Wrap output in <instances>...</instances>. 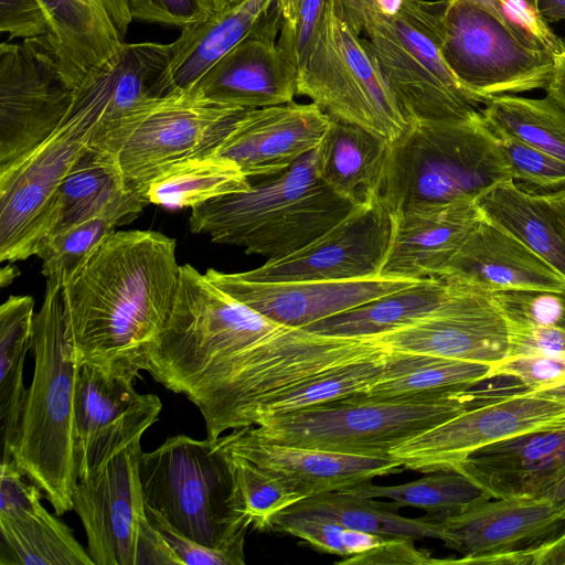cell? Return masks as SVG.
<instances>
[{
  "mask_svg": "<svg viewBox=\"0 0 565 565\" xmlns=\"http://www.w3.org/2000/svg\"><path fill=\"white\" fill-rule=\"evenodd\" d=\"M475 201L487 221L515 236L565 278V234L537 193L510 179L490 186Z\"/></svg>",
  "mask_w": 565,
  "mask_h": 565,
  "instance_id": "obj_33",
  "label": "cell"
},
{
  "mask_svg": "<svg viewBox=\"0 0 565 565\" xmlns=\"http://www.w3.org/2000/svg\"><path fill=\"white\" fill-rule=\"evenodd\" d=\"M330 1L276 0L281 17L278 44L297 70L318 38Z\"/></svg>",
  "mask_w": 565,
  "mask_h": 565,
  "instance_id": "obj_45",
  "label": "cell"
},
{
  "mask_svg": "<svg viewBox=\"0 0 565 565\" xmlns=\"http://www.w3.org/2000/svg\"><path fill=\"white\" fill-rule=\"evenodd\" d=\"M274 1L245 0L182 29L180 36L169 43V61L160 79L161 94L166 97L189 92L255 29Z\"/></svg>",
  "mask_w": 565,
  "mask_h": 565,
  "instance_id": "obj_28",
  "label": "cell"
},
{
  "mask_svg": "<svg viewBox=\"0 0 565 565\" xmlns=\"http://www.w3.org/2000/svg\"><path fill=\"white\" fill-rule=\"evenodd\" d=\"M139 476L146 505L202 545L225 547L249 526L236 504L227 456L213 440L171 436L142 451Z\"/></svg>",
  "mask_w": 565,
  "mask_h": 565,
  "instance_id": "obj_8",
  "label": "cell"
},
{
  "mask_svg": "<svg viewBox=\"0 0 565 565\" xmlns=\"http://www.w3.org/2000/svg\"><path fill=\"white\" fill-rule=\"evenodd\" d=\"M49 19V39L61 68L75 86L85 74L116 52L125 39L115 25L85 0H40Z\"/></svg>",
  "mask_w": 565,
  "mask_h": 565,
  "instance_id": "obj_32",
  "label": "cell"
},
{
  "mask_svg": "<svg viewBox=\"0 0 565 565\" xmlns=\"http://www.w3.org/2000/svg\"><path fill=\"white\" fill-rule=\"evenodd\" d=\"M481 383L392 398L355 394L266 416L248 428L263 439L286 445L391 458L396 446L508 392L498 385L480 388Z\"/></svg>",
  "mask_w": 565,
  "mask_h": 565,
  "instance_id": "obj_4",
  "label": "cell"
},
{
  "mask_svg": "<svg viewBox=\"0 0 565 565\" xmlns=\"http://www.w3.org/2000/svg\"><path fill=\"white\" fill-rule=\"evenodd\" d=\"M31 296H10L0 307V424L2 461L11 460L28 388L23 382L34 326Z\"/></svg>",
  "mask_w": 565,
  "mask_h": 565,
  "instance_id": "obj_34",
  "label": "cell"
},
{
  "mask_svg": "<svg viewBox=\"0 0 565 565\" xmlns=\"http://www.w3.org/2000/svg\"><path fill=\"white\" fill-rule=\"evenodd\" d=\"M515 565H565V527L533 547L516 552Z\"/></svg>",
  "mask_w": 565,
  "mask_h": 565,
  "instance_id": "obj_52",
  "label": "cell"
},
{
  "mask_svg": "<svg viewBox=\"0 0 565 565\" xmlns=\"http://www.w3.org/2000/svg\"><path fill=\"white\" fill-rule=\"evenodd\" d=\"M489 127V126H488ZM512 179L555 192L565 189V162L515 137L490 128Z\"/></svg>",
  "mask_w": 565,
  "mask_h": 565,
  "instance_id": "obj_44",
  "label": "cell"
},
{
  "mask_svg": "<svg viewBox=\"0 0 565 565\" xmlns=\"http://www.w3.org/2000/svg\"><path fill=\"white\" fill-rule=\"evenodd\" d=\"M75 88L47 35L0 45V173L44 142L61 125Z\"/></svg>",
  "mask_w": 565,
  "mask_h": 565,
  "instance_id": "obj_13",
  "label": "cell"
},
{
  "mask_svg": "<svg viewBox=\"0 0 565 565\" xmlns=\"http://www.w3.org/2000/svg\"><path fill=\"white\" fill-rule=\"evenodd\" d=\"M341 565H426L436 564L426 551L415 547L413 540L386 539L377 546L335 562Z\"/></svg>",
  "mask_w": 565,
  "mask_h": 565,
  "instance_id": "obj_51",
  "label": "cell"
},
{
  "mask_svg": "<svg viewBox=\"0 0 565 565\" xmlns=\"http://www.w3.org/2000/svg\"><path fill=\"white\" fill-rule=\"evenodd\" d=\"M544 89L546 96L565 108V39H561L559 47L554 54V67Z\"/></svg>",
  "mask_w": 565,
  "mask_h": 565,
  "instance_id": "obj_54",
  "label": "cell"
},
{
  "mask_svg": "<svg viewBox=\"0 0 565 565\" xmlns=\"http://www.w3.org/2000/svg\"><path fill=\"white\" fill-rule=\"evenodd\" d=\"M140 369L125 363L82 364L74 392V460L77 480L97 471L124 448L141 439L160 417L158 395L140 394Z\"/></svg>",
  "mask_w": 565,
  "mask_h": 565,
  "instance_id": "obj_14",
  "label": "cell"
},
{
  "mask_svg": "<svg viewBox=\"0 0 565 565\" xmlns=\"http://www.w3.org/2000/svg\"><path fill=\"white\" fill-rule=\"evenodd\" d=\"M65 308L62 277H46L32 333L33 377L11 451L17 468L41 490L58 516L73 510L77 482L74 392L79 365L66 337Z\"/></svg>",
  "mask_w": 565,
  "mask_h": 565,
  "instance_id": "obj_2",
  "label": "cell"
},
{
  "mask_svg": "<svg viewBox=\"0 0 565 565\" xmlns=\"http://www.w3.org/2000/svg\"><path fill=\"white\" fill-rule=\"evenodd\" d=\"M354 206L319 177L316 148L285 172L250 181L247 191L193 207L189 224L193 233L209 235L214 243L270 259L308 245Z\"/></svg>",
  "mask_w": 565,
  "mask_h": 565,
  "instance_id": "obj_5",
  "label": "cell"
},
{
  "mask_svg": "<svg viewBox=\"0 0 565 565\" xmlns=\"http://www.w3.org/2000/svg\"><path fill=\"white\" fill-rule=\"evenodd\" d=\"M477 2L492 12L499 20L505 25L512 29L515 33L522 38H527L530 32L521 25L512 15L510 8L503 0H471Z\"/></svg>",
  "mask_w": 565,
  "mask_h": 565,
  "instance_id": "obj_56",
  "label": "cell"
},
{
  "mask_svg": "<svg viewBox=\"0 0 565 565\" xmlns=\"http://www.w3.org/2000/svg\"><path fill=\"white\" fill-rule=\"evenodd\" d=\"M391 216L390 244L379 276L414 280L436 277L484 218L475 200Z\"/></svg>",
  "mask_w": 565,
  "mask_h": 565,
  "instance_id": "obj_25",
  "label": "cell"
},
{
  "mask_svg": "<svg viewBox=\"0 0 565 565\" xmlns=\"http://www.w3.org/2000/svg\"><path fill=\"white\" fill-rule=\"evenodd\" d=\"M390 351L391 349L380 356L321 373L274 395L256 412L254 426L266 416L290 413L366 392L383 374Z\"/></svg>",
  "mask_w": 565,
  "mask_h": 565,
  "instance_id": "obj_41",
  "label": "cell"
},
{
  "mask_svg": "<svg viewBox=\"0 0 565 565\" xmlns=\"http://www.w3.org/2000/svg\"><path fill=\"white\" fill-rule=\"evenodd\" d=\"M436 277L486 292L565 291V278L515 236L483 218Z\"/></svg>",
  "mask_w": 565,
  "mask_h": 565,
  "instance_id": "obj_27",
  "label": "cell"
},
{
  "mask_svg": "<svg viewBox=\"0 0 565 565\" xmlns=\"http://www.w3.org/2000/svg\"><path fill=\"white\" fill-rule=\"evenodd\" d=\"M298 95L332 118L393 141L408 127L361 33L331 0L318 38L298 67Z\"/></svg>",
  "mask_w": 565,
  "mask_h": 565,
  "instance_id": "obj_10",
  "label": "cell"
},
{
  "mask_svg": "<svg viewBox=\"0 0 565 565\" xmlns=\"http://www.w3.org/2000/svg\"><path fill=\"white\" fill-rule=\"evenodd\" d=\"M480 115L490 128L565 162V108L551 97L501 95L489 100Z\"/></svg>",
  "mask_w": 565,
  "mask_h": 565,
  "instance_id": "obj_39",
  "label": "cell"
},
{
  "mask_svg": "<svg viewBox=\"0 0 565 565\" xmlns=\"http://www.w3.org/2000/svg\"><path fill=\"white\" fill-rule=\"evenodd\" d=\"M330 124L315 103L249 108L211 154L235 162L248 179L275 177L315 150Z\"/></svg>",
  "mask_w": 565,
  "mask_h": 565,
  "instance_id": "obj_23",
  "label": "cell"
},
{
  "mask_svg": "<svg viewBox=\"0 0 565 565\" xmlns=\"http://www.w3.org/2000/svg\"><path fill=\"white\" fill-rule=\"evenodd\" d=\"M345 20L362 34L365 17L375 10V0H334Z\"/></svg>",
  "mask_w": 565,
  "mask_h": 565,
  "instance_id": "obj_55",
  "label": "cell"
},
{
  "mask_svg": "<svg viewBox=\"0 0 565 565\" xmlns=\"http://www.w3.org/2000/svg\"><path fill=\"white\" fill-rule=\"evenodd\" d=\"M375 338L396 351L489 364L509 353L507 323L491 295L470 286L435 315Z\"/></svg>",
  "mask_w": 565,
  "mask_h": 565,
  "instance_id": "obj_20",
  "label": "cell"
},
{
  "mask_svg": "<svg viewBox=\"0 0 565 565\" xmlns=\"http://www.w3.org/2000/svg\"><path fill=\"white\" fill-rule=\"evenodd\" d=\"M466 287L441 277L426 278L303 329L339 337H377L435 315Z\"/></svg>",
  "mask_w": 565,
  "mask_h": 565,
  "instance_id": "obj_31",
  "label": "cell"
},
{
  "mask_svg": "<svg viewBox=\"0 0 565 565\" xmlns=\"http://www.w3.org/2000/svg\"><path fill=\"white\" fill-rule=\"evenodd\" d=\"M491 369L489 363L391 349L383 374L361 394L392 398L463 388L489 380Z\"/></svg>",
  "mask_w": 565,
  "mask_h": 565,
  "instance_id": "obj_36",
  "label": "cell"
},
{
  "mask_svg": "<svg viewBox=\"0 0 565 565\" xmlns=\"http://www.w3.org/2000/svg\"><path fill=\"white\" fill-rule=\"evenodd\" d=\"M508 328L509 353H565V291L491 292Z\"/></svg>",
  "mask_w": 565,
  "mask_h": 565,
  "instance_id": "obj_37",
  "label": "cell"
},
{
  "mask_svg": "<svg viewBox=\"0 0 565 565\" xmlns=\"http://www.w3.org/2000/svg\"><path fill=\"white\" fill-rule=\"evenodd\" d=\"M223 451L232 469L238 511L253 529H271L278 513L305 499L254 462Z\"/></svg>",
  "mask_w": 565,
  "mask_h": 565,
  "instance_id": "obj_42",
  "label": "cell"
},
{
  "mask_svg": "<svg viewBox=\"0 0 565 565\" xmlns=\"http://www.w3.org/2000/svg\"><path fill=\"white\" fill-rule=\"evenodd\" d=\"M403 2L404 0H375V10L384 15H394L401 10Z\"/></svg>",
  "mask_w": 565,
  "mask_h": 565,
  "instance_id": "obj_60",
  "label": "cell"
},
{
  "mask_svg": "<svg viewBox=\"0 0 565 565\" xmlns=\"http://www.w3.org/2000/svg\"><path fill=\"white\" fill-rule=\"evenodd\" d=\"M12 460L1 461L0 565H94L72 530L41 503Z\"/></svg>",
  "mask_w": 565,
  "mask_h": 565,
  "instance_id": "obj_24",
  "label": "cell"
},
{
  "mask_svg": "<svg viewBox=\"0 0 565 565\" xmlns=\"http://www.w3.org/2000/svg\"><path fill=\"white\" fill-rule=\"evenodd\" d=\"M0 31L10 39L47 35L49 19L40 0H0Z\"/></svg>",
  "mask_w": 565,
  "mask_h": 565,
  "instance_id": "obj_50",
  "label": "cell"
},
{
  "mask_svg": "<svg viewBox=\"0 0 565 565\" xmlns=\"http://www.w3.org/2000/svg\"><path fill=\"white\" fill-rule=\"evenodd\" d=\"M537 195L565 234V189Z\"/></svg>",
  "mask_w": 565,
  "mask_h": 565,
  "instance_id": "obj_57",
  "label": "cell"
},
{
  "mask_svg": "<svg viewBox=\"0 0 565 565\" xmlns=\"http://www.w3.org/2000/svg\"><path fill=\"white\" fill-rule=\"evenodd\" d=\"M556 399L565 401V385L552 390L539 392Z\"/></svg>",
  "mask_w": 565,
  "mask_h": 565,
  "instance_id": "obj_62",
  "label": "cell"
},
{
  "mask_svg": "<svg viewBox=\"0 0 565 565\" xmlns=\"http://www.w3.org/2000/svg\"><path fill=\"white\" fill-rule=\"evenodd\" d=\"M534 9L545 21L565 20V0H534Z\"/></svg>",
  "mask_w": 565,
  "mask_h": 565,
  "instance_id": "obj_58",
  "label": "cell"
},
{
  "mask_svg": "<svg viewBox=\"0 0 565 565\" xmlns=\"http://www.w3.org/2000/svg\"><path fill=\"white\" fill-rule=\"evenodd\" d=\"M510 179L498 141L481 115L467 121L414 122L388 143L379 199L396 214L475 200Z\"/></svg>",
  "mask_w": 565,
  "mask_h": 565,
  "instance_id": "obj_6",
  "label": "cell"
},
{
  "mask_svg": "<svg viewBox=\"0 0 565 565\" xmlns=\"http://www.w3.org/2000/svg\"><path fill=\"white\" fill-rule=\"evenodd\" d=\"M362 32L408 125L467 121L480 115L479 104L443 57L437 0H404L394 15L374 10Z\"/></svg>",
  "mask_w": 565,
  "mask_h": 565,
  "instance_id": "obj_7",
  "label": "cell"
},
{
  "mask_svg": "<svg viewBox=\"0 0 565 565\" xmlns=\"http://www.w3.org/2000/svg\"><path fill=\"white\" fill-rule=\"evenodd\" d=\"M141 454L138 439L74 487L73 510L94 565H181L148 518Z\"/></svg>",
  "mask_w": 565,
  "mask_h": 565,
  "instance_id": "obj_12",
  "label": "cell"
},
{
  "mask_svg": "<svg viewBox=\"0 0 565 565\" xmlns=\"http://www.w3.org/2000/svg\"><path fill=\"white\" fill-rule=\"evenodd\" d=\"M146 510L151 524L174 552L181 565L245 564L244 542L246 533L239 535L225 547H209L180 533L158 511L148 505H146Z\"/></svg>",
  "mask_w": 565,
  "mask_h": 565,
  "instance_id": "obj_48",
  "label": "cell"
},
{
  "mask_svg": "<svg viewBox=\"0 0 565 565\" xmlns=\"http://www.w3.org/2000/svg\"><path fill=\"white\" fill-rule=\"evenodd\" d=\"M205 276L260 315L290 328H306L419 281L376 276L353 280L258 282L243 279L237 273L213 268L207 269Z\"/></svg>",
  "mask_w": 565,
  "mask_h": 565,
  "instance_id": "obj_21",
  "label": "cell"
},
{
  "mask_svg": "<svg viewBox=\"0 0 565 565\" xmlns=\"http://www.w3.org/2000/svg\"><path fill=\"white\" fill-rule=\"evenodd\" d=\"M281 17L276 0L255 29L189 90L221 105L260 108L290 103L298 72L278 44Z\"/></svg>",
  "mask_w": 565,
  "mask_h": 565,
  "instance_id": "obj_18",
  "label": "cell"
},
{
  "mask_svg": "<svg viewBox=\"0 0 565 565\" xmlns=\"http://www.w3.org/2000/svg\"><path fill=\"white\" fill-rule=\"evenodd\" d=\"M443 542L461 558L438 563L483 564L529 550L565 527V514L546 497H486L443 520Z\"/></svg>",
  "mask_w": 565,
  "mask_h": 565,
  "instance_id": "obj_19",
  "label": "cell"
},
{
  "mask_svg": "<svg viewBox=\"0 0 565 565\" xmlns=\"http://www.w3.org/2000/svg\"><path fill=\"white\" fill-rule=\"evenodd\" d=\"M491 377L515 381L529 393L565 385V353L533 352L507 355L492 364Z\"/></svg>",
  "mask_w": 565,
  "mask_h": 565,
  "instance_id": "obj_46",
  "label": "cell"
},
{
  "mask_svg": "<svg viewBox=\"0 0 565 565\" xmlns=\"http://www.w3.org/2000/svg\"><path fill=\"white\" fill-rule=\"evenodd\" d=\"M249 186V179L235 162L205 154L172 164L139 194L148 203L168 209H193L218 196L247 191Z\"/></svg>",
  "mask_w": 565,
  "mask_h": 565,
  "instance_id": "obj_35",
  "label": "cell"
},
{
  "mask_svg": "<svg viewBox=\"0 0 565 565\" xmlns=\"http://www.w3.org/2000/svg\"><path fill=\"white\" fill-rule=\"evenodd\" d=\"M116 226L107 218H92L51 232L41 241L35 254L42 259V274L45 277L58 275L64 284L70 282Z\"/></svg>",
  "mask_w": 565,
  "mask_h": 565,
  "instance_id": "obj_43",
  "label": "cell"
},
{
  "mask_svg": "<svg viewBox=\"0 0 565 565\" xmlns=\"http://www.w3.org/2000/svg\"><path fill=\"white\" fill-rule=\"evenodd\" d=\"M390 141L332 118L318 149V174L338 195L363 204L379 199Z\"/></svg>",
  "mask_w": 565,
  "mask_h": 565,
  "instance_id": "obj_30",
  "label": "cell"
},
{
  "mask_svg": "<svg viewBox=\"0 0 565 565\" xmlns=\"http://www.w3.org/2000/svg\"><path fill=\"white\" fill-rule=\"evenodd\" d=\"M175 247L158 232H114L65 284L66 337L78 365L142 370L177 297Z\"/></svg>",
  "mask_w": 565,
  "mask_h": 565,
  "instance_id": "obj_1",
  "label": "cell"
},
{
  "mask_svg": "<svg viewBox=\"0 0 565 565\" xmlns=\"http://www.w3.org/2000/svg\"><path fill=\"white\" fill-rule=\"evenodd\" d=\"M214 443L254 462L303 498L351 489L375 477L399 472L402 467L393 458L332 452L263 439L248 427L234 429Z\"/></svg>",
  "mask_w": 565,
  "mask_h": 565,
  "instance_id": "obj_22",
  "label": "cell"
},
{
  "mask_svg": "<svg viewBox=\"0 0 565 565\" xmlns=\"http://www.w3.org/2000/svg\"><path fill=\"white\" fill-rule=\"evenodd\" d=\"M565 401L520 390L475 406L396 446L390 457L419 472L452 469L475 450L524 433L564 428Z\"/></svg>",
  "mask_w": 565,
  "mask_h": 565,
  "instance_id": "obj_15",
  "label": "cell"
},
{
  "mask_svg": "<svg viewBox=\"0 0 565 565\" xmlns=\"http://www.w3.org/2000/svg\"><path fill=\"white\" fill-rule=\"evenodd\" d=\"M104 109L102 90L90 83L78 84L56 130L12 169L0 173L1 262L35 255L52 232L60 186L89 149Z\"/></svg>",
  "mask_w": 565,
  "mask_h": 565,
  "instance_id": "obj_9",
  "label": "cell"
},
{
  "mask_svg": "<svg viewBox=\"0 0 565 565\" xmlns=\"http://www.w3.org/2000/svg\"><path fill=\"white\" fill-rule=\"evenodd\" d=\"M332 518L347 529L380 535L384 539L443 540V521L428 516L408 519L399 515L396 502H379L374 498L343 491L305 498L291 505Z\"/></svg>",
  "mask_w": 565,
  "mask_h": 565,
  "instance_id": "obj_38",
  "label": "cell"
},
{
  "mask_svg": "<svg viewBox=\"0 0 565 565\" xmlns=\"http://www.w3.org/2000/svg\"><path fill=\"white\" fill-rule=\"evenodd\" d=\"M243 1H245V0H215L218 10L238 4Z\"/></svg>",
  "mask_w": 565,
  "mask_h": 565,
  "instance_id": "obj_64",
  "label": "cell"
},
{
  "mask_svg": "<svg viewBox=\"0 0 565 565\" xmlns=\"http://www.w3.org/2000/svg\"><path fill=\"white\" fill-rule=\"evenodd\" d=\"M488 497H543L565 477V427L540 429L481 447L452 467Z\"/></svg>",
  "mask_w": 565,
  "mask_h": 565,
  "instance_id": "obj_26",
  "label": "cell"
},
{
  "mask_svg": "<svg viewBox=\"0 0 565 565\" xmlns=\"http://www.w3.org/2000/svg\"><path fill=\"white\" fill-rule=\"evenodd\" d=\"M392 216L380 199L355 205L330 230L298 250L237 273L258 282L333 281L376 277L386 254Z\"/></svg>",
  "mask_w": 565,
  "mask_h": 565,
  "instance_id": "obj_17",
  "label": "cell"
},
{
  "mask_svg": "<svg viewBox=\"0 0 565 565\" xmlns=\"http://www.w3.org/2000/svg\"><path fill=\"white\" fill-rule=\"evenodd\" d=\"M99 10L117 29L125 39L132 18L127 0H85Z\"/></svg>",
  "mask_w": 565,
  "mask_h": 565,
  "instance_id": "obj_53",
  "label": "cell"
},
{
  "mask_svg": "<svg viewBox=\"0 0 565 565\" xmlns=\"http://www.w3.org/2000/svg\"><path fill=\"white\" fill-rule=\"evenodd\" d=\"M19 275L18 268L8 265L0 270V286L3 288L11 284L12 280Z\"/></svg>",
  "mask_w": 565,
  "mask_h": 565,
  "instance_id": "obj_61",
  "label": "cell"
},
{
  "mask_svg": "<svg viewBox=\"0 0 565 565\" xmlns=\"http://www.w3.org/2000/svg\"><path fill=\"white\" fill-rule=\"evenodd\" d=\"M271 529L301 539L322 552L348 555V529L330 516L289 507L274 518Z\"/></svg>",
  "mask_w": 565,
  "mask_h": 565,
  "instance_id": "obj_47",
  "label": "cell"
},
{
  "mask_svg": "<svg viewBox=\"0 0 565 565\" xmlns=\"http://www.w3.org/2000/svg\"><path fill=\"white\" fill-rule=\"evenodd\" d=\"M388 347L375 337L329 335L285 327L209 371L184 396L200 411L206 438L254 426L270 397L321 373L370 360Z\"/></svg>",
  "mask_w": 565,
  "mask_h": 565,
  "instance_id": "obj_3",
  "label": "cell"
},
{
  "mask_svg": "<svg viewBox=\"0 0 565 565\" xmlns=\"http://www.w3.org/2000/svg\"><path fill=\"white\" fill-rule=\"evenodd\" d=\"M148 204L127 182L117 156L89 147L60 186L52 232L92 218L124 224Z\"/></svg>",
  "mask_w": 565,
  "mask_h": 565,
  "instance_id": "obj_29",
  "label": "cell"
},
{
  "mask_svg": "<svg viewBox=\"0 0 565 565\" xmlns=\"http://www.w3.org/2000/svg\"><path fill=\"white\" fill-rule=\"evenodd\" d=\"M343 492L366 498H386L399 507L425 510L428 518L443 521L488 497L473 481L456 469H443L398 486H375L371 481Z\"/></svg>",
  "mask_w": 565,
  "mask_h": 565,
  "instance_id": "obj_40",
  "label": "cell"
},
{
  "mask_svg": "<svg viewBox=\"0 0 565 565\" xmlns=\"http://www.w3.org/2000/svg\"><path fill=\"white\" fill-rule=\"evenodd\" d=\"M443 57L463 89L478 103L545 88L554 54L520 36L471 0H437Z\"/></svg>",
  "mask_w": 565,
  "mask_h": 565,
  "instance_id": "obj_11",
  "label": "cell"
},
{
  "mask_svg": "<svg viewBox=\"0 0 565 565\" xmlns=\"http://www.w3.org/2000/svg\"><path fill=\"white\" fill-rule=\"evenodd\" d=\"M554 502L565 514V477L543 495Z\"/></svg>",
  "mask_w": 565,
  "mask_h": 565,
  "instance_id": "obj_59",
  "label": "cell"
},
{
  "mask_svg": "<svg viewBox=\"0 0 565 565\" xmlns=\"http://www.w3.org/2000/svg\"><path fill=\"white\" fill-rule=\"evenodd\" d=\"M127 3L132 20L181 30L218 10L215 0H127Z\"/></svg>",
  "mask_w": 565,
  "mask_h": 565,
  "instance_id": "obj_49",
  "label": "cell"
},
{
  "mask_svg": "<svg viewBox=\"0 0 565 565\" xmlns=\"http://www.w3.org/2000/svg\"><path fill=\"white\" fill-rule=\"evenodd\" d=\"M507 3L520 4L530 10L535 11L534 9V0H503Z\"/></svg>",
  "mask_w": 565,
  "mask_h": 565,
  "instance_id": "obj_63",
  "label": "cell"
},
{
  "mask_svg": "<svg viewBox=\"0 0 565 565\" xmlns=\"http://www.w3.org/2000/svg\"><path fill=\"white\" fill-rule=\"evenodd\" d=\"M247 109L211 103L190 92L161 98L118 154L127 182L139 193L172 164L211 154Z\"/></svg>",
  "mask_w": 565,
  "mask_h": 565,
  "instance_id": "obj_16",
  "label": "cell"
}]
</instances>
